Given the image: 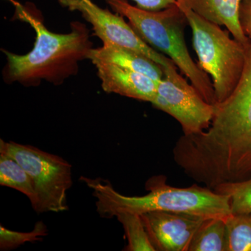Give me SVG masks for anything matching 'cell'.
Masks as SVG:
<instances>
[{
	"label": "cell",
	"mask_w": 251,
	"mask_h": 251,
	"mask_svg": "<svg viewBox=\"0 0 251 251\" xmlns=\"http://www.w3.org/2000/svg\"><path fill=\"white\" fill-rule=\"evenodd\" d=\"M188 251H228L226 218H206L192 238Z\"/></svg>",
	"instance_id": "obj_13"
},
{
	"label": "cell",
	"mask_w": 251,
	"mask_h": 251,
	"mask_svg": "<svg viewBox=\"0 0 251 251\" xmlns=\"http://www.w3.org/2000/svg\"><path fill=\"white\" fill-rule=\"evenodd\" d=\"M63 7L78 11L93 27L94 34L103 42V46H120L135 51L151 59L162 69L175 65L169 57L158 52L137 34L129 23L121 15L102 9L92 0H59Z\"/></svg>",
	"instance_id": "obj_8"
},
{
	"label": "cell",
	"mask_w": 251,
	"mask_h": 251,
	"mask_svg": "<svg viewBox=\"0 0 251 251\" xmlns=\"http://www.w3.org/2000/svg\"><path fill=\"white\" fill-rule=\"evenodd\" d=\"M140 9L148 11H159L176 2V0H133Z\"/></svg>",
	"instance_id": "obj_20"
},
{
	"label": "cell",
	"mask_w": 251,
	"mask_h": 251,
	"mask_svg": "<svg viewBox=\"0 0 251 251\" xmlns=\"http://www.w3.org/2000/svg\"><path fill=\"white\" fill-rule=\"evenodd\" d=\"M179 6L186 14L192 31L198 66L211 75L216 103H221L228 98L240 80L247 60V47L232 39L227 29L224 30L219 25Z\"/></svg>",
	"instance_id": "obj_5"
},
{
	"label": "cell",
	"mask_w": 251,
	"mask_h": 251,
	"mask_svg": "<svg viewBox=\"0 0 251 251\" xmlns=\"http://www.w3.org/2000/svg\"><path fill=\"white\" fill-rule=\"evenodd\" d=\"M0 152L14 158L29 174L36 194L37 213L67 210V193L72 186V165L62 157L31 145L0 140Z\"/></svg>",
	"instance_id": "obj_6"
},
{
	"label": "cell",
	"mask_w": 251,
	"mask_h": 251,
	"mask_svg": "<svg viewBox=\"0 0 251 251\" xmlns=\"http://www.w3.org/2000/svg\"><path fill=\"white\" fill-rule=\"evenodd\" d=\"M16 14L34 29L36 40L32 50L25 54L2 50L7 60L4 76L8 82L31 87L45 80L58 85L76 75L79 63L87 59L92 49L87 26L74 22L70 32L56 34L46 28L40 17L22 5H16Z\"/></svg>",
	"instance_id": "obj_2"
},
{
	"label": "cell",
	"mask_w": 251,
	"mask_h": 251,
	"mask_svg": "<svg viewBox=\"0 0 251 251\" xmlns=\"http://www.w3.org/2000/svg\"><path fill=\"white\" fill-rule=\"evenodd\" d=\"M87 59L92 63H108L145 74L157 82L164 77L161 66L143 54L120 46H103L98 49H92Z\"/></svg>",
	"instance_id": "obj_12"
},
{
	"label": "cell",
	"mask_w": 251,
	"mask_h": 251,
	"mask_svg": "<svg viewBox=\"0 0 251 251\" xmlns=\"http://www.w3.org/2000/svg\"><path fill=\"white\" fill-rule=\"evenodd\" d=\"M151 103L175 119L184 135L207 129L214 114V105L206 102L198 91L177 72L176 65L163 69Z\"/></svg>",
	"instance_id": "obj_7"
},
{
	"label": "cell",
	"mask_w": 251,
	"mask_h": 251,
	"mask_svg": "<svg viewBox=\"0 0 251 251\" xmlns=\"http://www.w3.org/2000/svg\"><path fill=\"white\" fill-rule=\"evenodd\" d=\"M214 191L229 198L231 214H251V178L221 185Z\"/></svg>",
	"instance_id": "obj_17"
},
{
	"label": "cell",
	"mask_w": 251,
	"mask_h": 251,
	"mask_svg": "<svg viewBox=\"0 0 251 251\" xmlns=\"http://www.w3.org/2000/svg\"><path fill=\"white\" fill-rule=\"evenodd\" d=\"M0 184L25 195L31 206L36 204L35 188L29 174L16 159L3 152H0Z\"/></svg>",
	"instance_id": "obj_14"
},
{
	"label": "cell",
	"mask_w": 251,
	"mask_h": 251,
	"mask_svg": "<svg viewBox=\"0 0 251 251\" xmlns=\"http://www.w3.org/2000/svg\"><path fill=\"white\" fill-rule=\"evenodd\" d=\"M151 244L158 251H188L196 230L206 218L170 211L141 214Z\"/></svg>",
	"instance_id": "obj_9"
},
{
	"label": "cell",
	"mask_w": 251,
	"mask_h": 251,
	"mask_svg": "<svg viewBox=\"0 0 251 251\" xmlns=\"http://www.w3.org/2000/svg\"><path fill=\"white\" fill-rule=\"evenodd\" d=\"M214 107L209 128L183 134L173 151L188 177L212 190L251 178V44L237 87Z\"/></svg>",
	"instance_id": "obj_1"
},
{
	"label": "cell",
	"mask_w": 251,
	"mask_h": 251,
	"mask_svg": "<svg viewBox=\"0 0 251 251\" xmlns=\"http://www.w3.org/2000/svg\"><path fill=\"white\" fill-rule=\"evenodd\" d=\"M115 217L121 223L128 240L126 251H156L149 237L141 216L129 212H120Z\"/></svg>",
	"instance_id": "obj_15"
},
{
	"label": "cell",
	"mask_w": 251,
	"mask_h": 251,
	"mask_svg": "<svg viewBox=\"0 0 251 251\" xmlns=\"http://www.w3.org/2000/svg\"><path fill=\"white\" fill-rule=\"evenodd\" d=\"M240 23L244 34L251 42V0H242Z\"/></svg>",
	"instance_id": "obj_19"
},
{
	"label": "cell",
	"mask_w": 251,
	"mask_h": 251,
	"mask_svg": "<svg viewBox=\"0 0 251 251\" xmlns=\"http://www.w3.org/2000/svg\"><path fill=\"white\" fill-rule=\"evenodd\" d=\"M114 12L128 19L135 32L153 49L166 54L208 103L215 105L214 87L207 74L193 61L184 39L186 14L176 2L159 11H148L126 0H106Z\"/></svg>",
	"instance_id": "obj_4"
},
{
	"label": "cell",
	"mask_w": 251,
	"mask_h": 251,
	"mask_svg": "<svg viewBox=\"0 0 251 251\" xmlns=\"http://www.w3.org/2000/svg\"><path fill=\"white\" fill-rule=\"evenodd\" d=\"M228 251H251V214L226 217Z\"/></svg>",
	"instance_id": "obj_16"
},
{
	"label": "cell",
	"mask_w": 251,
	"mask_h": 251,
	"mask_svg": "<svg viewBox=\"0 0 251 251\" xmlns=\"http://www.w3.org/2000/svg\"><path fill=\"white\" fill-rule=\"evenodd\" d=\"M93 191L99 215L107 219L120 212L141 214L163 211L187 213L204 218L227 217L231 214L229 198L226 195L197 184L178 188L167 184L166 176H153L148 180V194L127 196L115 191L108 181L80 178Z\"/></svg>",
	"instance_id": "obj_3"
},
{
	"label": "cell",
	"mask_w": 251,
	"mask_h": 251,
	"mask_svg": "<svg viewBox=\"0 0 251 251\" xmlns=\"http://www.w3.org/2000/svg\"><path fill=\"white\" fill-rule=\"evenodd\" d=\"M102 89L107 93L117 94L142 101H152L158 82L140 73L101 62H93Z\"/></svg>",
	"instance_id": "obj_10"
},
{
	"label": "cell",
	"mask_w": 251,
	"mask_h": 251,
	"mask_svg": "<svg viewBox=\"0 0 251 251\" xmlns=\"http://www.w3.org/2000/svg\"><path fill=\"white\" fill-rule=\"evenodd\" d=\"M48 234L47 227L42 222L36 223L34 229L30 232H19L0 227V249L1 251H9L17 249L26 242L42 241V237Z\"/></svg>",
	"instance_id": "obj_18"
},
{
	"label": "cell",
	"mask_w": 251,
	"mask_h": 251,
	"mask_svg": "<svg viewBox=\"0 0 251 251\" xmlns=\"http://www.w3.org/2000/svg\"><path fill=\"white\" fill-rule=\"evenodd\" d=\"M176 3L209 22L224 26L244 47L251 44L241 25L242 0H176Z\"/></svg>",
	"instance_id": "obj_11"
}]
</instances>
